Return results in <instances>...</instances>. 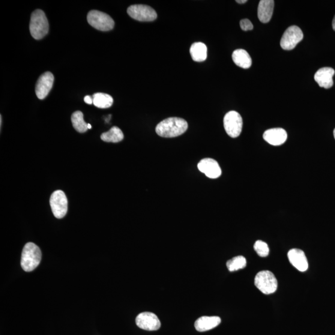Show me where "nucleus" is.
<instances>
[{"instance_id": "1", "label": "nucleus", "mask_w": 335, "mask_h": 335, "mask_svg": "<svg viewBox=\"0 0 335 335\" xmlns=\"http://www.w3.org/2000/svg\"><path fill=\"white\" fill-rule=\"evenodd\" d=\"M188 128V122L179 118H169L160 122L156 127L158 136L165 138H173L183 134Z\"/></svg>"}, {"instance_id": "2", "label": "nucleus", "mask_w": 335, "mask_h": 335, "mask_svg": "<svg viewBox=\"0 0 335 335\" xmlns=\"http://www.w3.org/2000/svg\"><path fill=\"white\" fill-rule=\"evenodd\" d=\"M41 258L40 248L34 243L29 242L23 248L21 265L24 271L31 272L40 264Z\"/></svg>"}, {"instance_id": "3", "label": "nucleus", "mask_w": 335, "mask_h": 335, "mask_svg": "<svg viewBox=\"0 0 335 335\" xmlns=\"http://www.w3.org/2000/svg\"><path fill=\"white\" fill-rule=\"evenodd\" d=\"M49 29V23L44 12L41 10L33 12L29 25L30 32L32 38L37 40H41L47 34Z\"/></svg>"}, {"instance_id": "4", "label": "nucleus", "mask_w": 335, "mask_h": 335, "mask_svg": "<svg viewBox=\"0 0 335 335\" xmlns=\"http://www.w3.org/2000/svg\"><path fill=\"white\" fill-rule=\"evenodd\" d=\"M255 285L265 294H273L277 289V281L270 271H262L256 275Z\"/></svg>"}, {"instance_id": "5", "label": "nucleus", "mask_w": 335, "mask_h": 335, "mask_svg": "<svg viewBox=\"0 0 335 335\" xmlns=\"http://www.w3.org/2000/svg\"><path fill=\"white\" fill-rule=\"evenodd\" d=\"M88 22L95 29L102 31H108L113 29L115 22L112 17L103 12L92 10L87 15Z\"/></svg>"}, {"instance_id": "6", "label": "nucleus", "mask_w": 335, "mask_h": 335, "mask_svg": "<svg viewBox=\"0 0 335 335\" xmlns=\"http://www.w3.org/2000/svg\"><path fill=\"white\" fill-rule=\"evenodd\" d=\"M224 125L227 134L232 138H236L241 133L243 119L240 114L235 110H231L224 117Z\"/></svg>"}, {"instance_id": "7", "label": "nucleus", "mask_w": 335, "mask_h": 335, "mask_svg": "<svg viewBox=\"0 0 335 335\" xmlns=\"http://www.w3.org/2000/svg\"><path fill=\"white\" fill-rule=\"evenodd\" d=\"M127 13L139 22H153L157 18V14L153 8L143 5H132L127 9Z\"/></svg>"}, {"instance_id": "8", "label": "nucleus", "mask_w": 335, "mask_h": 335, "mask_svg": "<svg viewBox=\"0 0 335 335\" xmlns=\"http://www.w3.org/2000/svg\"><path fill=\"white\" fill-rule=\"evenodd\" d=\"M304 34L298 26H292L286 30L281 40V46L286 50L294 49L303 40Z\"/></svg>"}, {"instance_id": "9", "label": "nucleus", "mask_w": 335, "mask_h": 335, "mask_svg": "<svg viewBox=\"0 0 335 335\" xmlns=\"http://www.w3.org/2000/svg\"><path fill=\"white\" fill-rule=\"evenodd\" d=\"M50 204L53 215L58 219H62L68 211V200L64 191H55L50 197Z\"/></svg>"}, {"instance_id": "10", "label": "nucleus", "mask_w": 335, "mask_h": 335, "mask_svg": "<svg viewBox=\"0 0 335 335\" xmlns=\"http://www.w3.org/2000/svg\"><path fill=\"white\" fill-rule=\"evenodd\" d=\"M136 325L142 330L156 331L161 327L158 317L152 312H142L136 317Z\"/></svg>"}, {"instance_id": "11", "label": "nucleus", "mask_w": 335, "mask_h": 335, "mask_svg": "<svg viewBox=\"0 0 335 335\" xmlns=\"http://www.w3.org/2000/svg\"><path fill=\"white\" fill-rule=\"evenodd\" d=\"M54 77L50 71H47L38 79L35 86V94L40 100H44L49 95L52 88Z\"/></svg>"}, {"instance_id": "12", "label": "nucleus", "mask_w": 335, "mask_h": 335, "mask_svg": "<svg viewBox=\"0 0 335 335\" xmlns=\"http://www.w3.org/2000/svg\"><path fill=\"white\" fill-rule=\"evenodd\" d=\"M197 167L200 172L204 173L209 178L216 179L220 177L222 174V170L219 163L212 158H204L200 160L197 164Z\"/></svg>"}, {"instance_id": "13", "label": "nucleus", "mask_w": 335, "mask_h": 335, "mask_svg": "<svg viewBox=\"0 0 335 335\" xmlns=\"http://www.w3.org/2000/svg\"><path fill=\"white\" fill-rule=\"evenodd\" d=\"M288 259L291 264L297 270L305 272L308 270L309 264L306 255L303 250L294 248L289 251Z\"/></svg>"}, {"instance_id": "14", "label": "nucleus", "mask_w": 335, "mask_h": 335, "mask_svg": "<svg viewBox=\"0 0 335 335\" xmlns=\"http://www.w3.org/2000/svg\"><path fill=\"white\" fill-rule=\"evenodd\" d=\"M263 139L270 145L279 146L285 143L288 139V134L282 128H271L265 132Z\"/></svg>"}, {"instance_id": "15", "label": "nucleus", "mask_w": 335, "mask_h": 335, "mask_svg": "<svg viewBox=\"0 0 335 335\" xmlns=\"http://www.w3.org/2000/svg\"><path fill=\"white\" fill-rule=\"evenodd\" d=\"M334 70L330 67H324L317 71L314 76L315 82L322 88L329 89L333 85Z\"/></svg>"}, {"instance_id": "16", "label": "nucleus", "mask_w": 335, "mask_h": 335, "mask_svg": "<svg viewBox=\"0 0 335 335\" xmlns=\"http://www.w3.org/2000/svg\"><path fill=\"white\" fill-rule=\"evenodd\" d=\"M220 323L221 319L219 317L203 316L197 320L194 324V327L197 331L204 332L217 327Z\"/></svg>"}, {"instance_id": "17", "label": "nucleus", "mask_w": 335, "mask_h": 335, "mask_svg": "<svg viewBox=\"0 0 335 335\" xmlns=\"http://www.w3.org/2000/svg\"><path fill=\"white\" fill-rule=\"evenodd\" d=\"M274 7L273 0H262L259 3L258 8V17L263 23L270 22L273 16Z\"/></svg>"}, {"instance_id": "18", "label": "nucleus", "mask_w": 335, "mask_h": 335, "mask_svg": "<svg viewBox=\"0 0 335 335\" xmlns=\"http://www.w3.org/2000/svg\"><path fill=\"white\" fill-rule=\"evenodd\" d=\"M233 61L239 67L247 69L252 64V60L246 50L244 49H237L232 53Z\"/></svg>"}, {"instance_id": "19", "label": "nucleus", "mask_w": 335, "mask_h": 335, "mask_svg": "<svg viewBox=\"0 0 335 335\" xmlns=\"http://www.w3.org/2000/svg\"><path fill=\"white\" fill-rule=\"evenodd\" d=\"M190 53L194 61L204 62L208 57L207 46L202 43H194L190 48Z\"/></svg>"}, {"instance_id": "20", "label": "nucleus", "mask_w": 335, "mask_h": 335, "mask_svg": "<svg viewBox=\"0 0 335 335\" xmlns=\"http://www.w3.org/2000/svg\"><path fill=\"white\" fill-rule=\"evenodd\" d=\"M92 97L94 105L98 108H109L113 105L114 101L111 96L103 92H97Z\"/></svg>"}, {"instance_id": "21", "label": "nucleus", "mask_w": 335, "mask_h": 335, "mask_svg": "<svg viewBox=\"0 0 335 335\" xmlns=\"http://www.w3.org/2000/svg\"><path fill=\"white\" fill-rule=\"evenodd\" d=\"M101 140L106 142L118 143L124 139V134L118 127L114 126L101 136Z\"/></svg>"}, {"instance_id": "22", "label": "nucleus", "mask_w": 335, "mask_h": 335, "mask_svg": "<svg viewBox=\"0 0 335 335\" xmlns=\"http://www.w3.org/2000/svg\"><path fill=\"white\" fill-rule=\"evenodd\" d=\"M71 122L76 130L80 133H84L88 129V124H86L83 119V114L82 112L76 111L71 115Z\"/></svg>"}, {"instance_id": "23", "label": "nucleus", "mask_w": 335, "mask_h": 335, "mask_svg": "<svg viewBox=\"0 0 335 335\" xmlns=\"http://www.w3.org/2000/svg\"><path fill=\"white\" fill-rule=\"evenodd\" d=\"M246 266L247 259L243 256H235L227 262V267L230 272L241 270Z\"/></svg>"}, {"instance_id": "24", "label": "nucleus", "mask_w": 335, "mask_h": 335, "mask_svg": "<svg viewBox=\"0 0 335 335\" xmlns=\"http://www.w3.org/2000/svg\"><path fill=\"white\" fill-rule=\"evenodd\" d=\"M254 249H255L256 253L262 258L268 256L269 253H270V249H269L268 244L262 240H258L255 242V245H254Z\"/></svg>"}, {"instance_id": "25", "label": "nucleus", "mask_w": 335, "mask_h": 335, "mask_svg": "<svg viewBox=\"0 0 335 335\" xmlns=\"http://www.w3.org/2000/svg\"><path fill=\"white\" fill-rule=\"evenodd\" d=\"M240 28L244 31H251L253 29V24L248 19H244L240 21Z\"/></svg>"}, {"instance_id": "26", "label": "nucleus", "mask_w": 335, "mask_h": 335, "mask_svg": "<svg viewBox=\"0 0 335 335\" xmlns=\"http://www.w3.org/2000/svg\"><path fill=\"white\" fill-rule=\"evenodd\" d=\"M84 101L86 104H94V100H92V97L90 96H86L85 98H84Z\"/></svg>"}, {"instance_id": "27", "label": "nucleus", "mask_w": 335, "mask_h": 335, "mask_svg": "<svg viewBox=\"0 0 335 335\" xmlns=\"http://www.w3.org/2000/svg\"><path fill=\"white\" fill-rule=\"evenodd\" d=\"M236 2H237L239 4H244L247 2V0H237V1Z\"/></svg>"}, {"instance_id": "28", "label": "nucleus", "mask_w": 335, "mask_h": 335, "mask_svg": "<svg viewBox=\"0 0 335 335\" xmlns=\"http://www.w3.org/2000/svg\"><path fill=\"white\" fill-rule=\"evenodd\" d=\"M332 27H333V29L334 31H335V16L334 17L333 22H332Z\"/></svg>"}, {"instance_id": "29", "label": "nucleus", "mask_w": 335, "mask_h": 335, "mask_svg": "<svg viewBox=\"0 0 335 335\" xmlns=\"http://www.w3.org/2000/svg\"><path fill=\"white\" fill-rule=\"evenodd\" d=\"M91 127H91V124H88V129H91Z\"/></svg>"}, {"instance_id": "30", "label": "nucleus", "mask_w": 335, "mask_h": 335, "mask_svg": "<svg viewBox=\"0 0 335 335\" xmlns=\"http://www.w3.org/2000/svg\"><path fill=\"white\" fill-rule=\"evenodd\" d=\"M0 119H1V121H0V122H0V123H1V126H2V116H1V118H0Z\"/></svg>"}, {"instance_id": "31", "label": "nucleus", "mask_w": 335, "mask_h": 335, "mask_svg": "<svg viewBox=\"0 0 335 335\" xmlns=\"http://www.w3.org/2000/svg\"><path fill=\"white\" fill-rule=\"evenodd\" d=\"M333 135H334V139H335V128H334V130L333 131Z\"/></svg>"}]
</instances>
